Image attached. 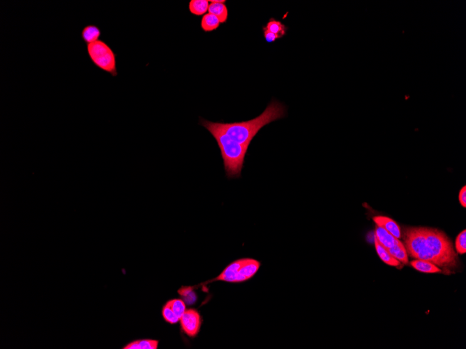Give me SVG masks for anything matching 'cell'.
Listing matches in <instances>:
<instances>
[{
  "instance_id": "1",
  "label": "cell",
  "mask_w": 466,
  "mask_h": 349,
  "mask_svg": "<svg viewBox=\"0 0 466 349\" xmlns=\"http://www.w3.org/2000/svg\"><path fill=\"white\" fill-rule=\"evenodd\" d=\"M286 114V107L277 100H273L261 115L251 120L228 124L217 123L218 127L233 140L249 148L251 141L263 127L283 118Z\"/></svg>"
},
{
  "instance_id": "2",
  "label": "cell",
  "mask_w": 466,
  "mask_h": 349,
  "mask_svg": "<svg viewBox=\"0 0 466 349\" xmlns=\"http://www.w3.org/2000/svg\"><path fill=\"white\" fill-rule=\"evenodd\" d=\"M201 126L205 127L217 141L224 160L226 175L229 179L240 178L245 162L248 147L233 140L218 127L217 122L204 119L200 120Z\"/></svg>"
},
{
  "instance_id": "3",
  "label": "cell",
  "mask_w": 466,
  "mask_h": 349,
  "mask_svg": "<svg viewBox=\"0 0 466 349\" xmlns=\"http://www.w3.org/2000/svg\"><path fill=\"white\" fill-rule=\"evenodd\" d=\"M425 231L427 246L436 261L437 266L456 267L458 255L448 236L443 231L433 228L425 227Z\"/></svg>"
},
{
  "instance_id": "4",
  "label": "cell",
  "mask_w": 466,
  "mask_h": 349,
  "mask_svg": "<svg viewBox=\"0 0 466 349\" xmlns=\"http://www.w3.org/2000/svg\"><path fill=\"white\" fill-rule=\"evenodd\" d=\"M261 263L252 258H241L230 263L217 278L209 280L204 285L213 282L222 281L230 283H240L247 281L261 268Z\"/></svg>"
},
{
  "instance_id": "5",
  "label": "cell",
  "mask_w": 466,
  "mask_h": 349,
  "mask_svg": "<svg viewBox=\"0 0 466 349\" xmlns=\"http://www.w3.org/2000/svg\"><path fill=\"white\" fill-rule=\"evenodd\" d=\"M86 51L92 63L99 69L117 77V55L111 47L103 40L86 45Z\"/></svg>"
},
{
  "instance_id": "6",
  "label": "cell",
  "mask_w": 466,
  "mask_h": 349,
  "mask_svg": "<svg viewBox=\"0 0 466 349\" xmlns=\"http://www.w3.org/2000/svg\"><path fill=\"white\" fill-rule=\"evenodd\" d=\"M407 254L414 259L429 261L437 266L436 261L427 244L425 227L409 226L404 229Z\"/></svg>"
},
{
  "instance_id": "7",
  "label": "cell",
  "mask_w": 466,
  "mask_h": 349,
  "mask_svg": "<svg viewBox=\"0 0 466 349\" xmlns=\"http://www.w3.org/2000/svg\"><path fill=\"white\" fill-rule=\"evenodd\" d=\"M181 326L182 330L188 336L195 337L200 332L201 328V317L200 313L195 309H189L186 310L183 316L181 317Z\"/></svg>"
},
{
  "instance_id": "8",
  "label": "cell",
  "mask_w": 466,
  "mask_h": 349,
  "mask_svg": "<svg viewBox=\"0 0 466 349\" xmlns=\"http://www.w3.org/2000/svg\"><path fill=\"white\" fill-rule=\"evenodd\" d=\"M375 236L385 248H391L399 245L403 244L398 238L395 237L386 229L382 226L376 225L375 230Z\"/></svg>"
},
{
  "instance_id": "9",
  "label": "cell",
  "mask_w": 466,
  "mask_h": 349,
  "mask_svg": "<svg viewBox=\"0 0 466 349\" xmlns=\"http://www.w3.org/2000/svg\"><path fill=\"white\" fill-rule=\"evenodd\" d=\"M101 34V30L97 25L90 24L85 25L81 30L80 37L84 43L88 45L100 40Z\"/></svg>"
},
{
  "instance_id": "10",
  "label": "cell",
  "mask_w": 466,
  "mask_h": 349,
  "mask_svg": "<svg viewBox=\"0 0 466 349\" xmlns=\"http://www.w3.org/2000/svg\"><path fill=\"white\" fill-rule=\"evenodd\" d=\"M373 221L377 225L382 226L390 234L393 235L395 237L397 238L401 237L399 226L391 218L385 217V216H376L373 218Z\"/></svg>"
},
{
  "instance_id": "11",
  "label": "cell",
  "mask_w": 466,
  "mask_h": 349,
  "mask_svg": "<svg viewBox=\"0 0 466 349\" xmlns=\"http://www.w3.org/2000/svg\"><path fill=\"white\" fill-rule=\"evenodd\" d=\"M211 2L209 4L208 11L209 13L214 15L220 21V23H225L229 18V9L225 4V3L214 2L212 1H209Z\"/></svg>"
},
{
  "instance_id": "12",
  "label": "cell",
  "mask_w": 466,
  "mask_h": 349,
  "mask_svg": "<svg viewBox=\"0 0 466 349\" xmlns=\"http://www.w3.org/2000/svg\"><path fill=\"white\" fill-rule=\"evenodd\" d=\"M374 242L377 253H378V256H380V259H381L383 262H385L387 265H390V266H399L400 261H399L398 260L396 259L394 256H392V254L387 251V248H385L381 243L379 242L378 240L377 239L375 236H374Z\"/></svg>"
},
{
  "instance_id": "13",
  "label": "cell",
  "mask_w": 466,
  "mask_h": 349,
  "mask_svg": "<svg viewBox=\"0 0 466 349\" xmlns=\"http://www.w3.org/2000/svg\"><path fill=\"white\" fill-rule=\"evenodd\" d=\"M159 340L152 339H142L129 342L123 347V349H157L159 347Z\"/></svg>"
},
{
  "instance_id": "14",
  "label": "cell",
  "mask_w": 466,
  "mask_h": 349,
  "mask_svg": "<svg viewBox=\"0 0 466 349\" xmlns=\"http://www.w3.org/2000/svg\"><path fill=\"white\" fill-rule=\"evenodd\" d=\"M220 21L217 17L211 13H206L201 21V28L205 32H211L217 30L220 26Z\"/></svg>"
},
{
  "instance_id": "15",
  "label": "cell",
  "mask_w": 466,
  "mask_h": 349,
  "mask_svg": "<svg viewBox=\"0 0 466 349\" xmlns=\"http://www.w3.org/2000/svg\"><path fill=\"white\" fill-rule=\"evenodd\" d=\"M209 2L207 0H192L189 2V11L194 16H204L208 11Z\"/></svg>"
},
{
  "instance_id": "16",
  "label": "cell",
  "mask_w": 466,
  "mask_h": 349,
  "mask_svg": "<svg viewBox=\"0 0 466 349\" xmlns=\"http://www.w3.org/2000/svg\"><path fill=\"white\" fill-rule=\"evenodd\" d=\"M265 27L269 32L276 34L279 38H283L286 34L288 31V28L286 25L274 18H271L268 23H266V26Z\"/></svg>"
},
{
  "instance_id": "17",
  "label": "cell",
  "mask_w": 466,
  "mask_h": 349,
  "mask_svg": "<svg viewBox=\"0 0 466 349\" xmlns=\"http://www.w3.org/2000/svg\"><path fill=\"white\" fill-rule=\"evenodd\" d=\"M410 264L414 268L418 271L427 273H435L441 272L440 268L437 267L433 263L423 260L415 259L410 262Z\"/></svg>"
},
{
  "instance_id": "18",
  "label": "cell",
  "mask_w": 466,
  "mask_h": 349,
  "mask_svg": "<svg viewBox=\"0 0 466 349\" xmlns=\"http://www.w3.org/2000/svg\"><path fill=\"white\" fill-rule=\"evenodd\" d=\"M387 249L392 256L399 261H400L404 264H407L408 263V254L403 244L399 245L391 248H387Z\"/></svg>"
},
{
  "instance_id": "19",
  "label": "cell",
  "mask_w": 466,
  "mask_h": 349,
  "mask_svg": "<svg viewBox=\"0 0 466 349\" xmlns=\"http://www.w3.org/2000/svg\"><path fill=\"white\" fill-rule=\"evenodd\" d=\"M162 316L164 320L170 324H176L179 321V318L175 312L172 311L168 303H166L162 308Z\"/></svg>"
},
{
  "instance_id": "20",
  "label": "cell",
  "mask_w": 466,
  "mask_h": 349,
  "mask_svg": "<svg viewBox=\"0 0 466 349\" xmlns=\"http://www.w3.org/2000/svg\"><path fill=\"white\" fill-rule=\"evenodd\" d=\"M167 303H168L170 308H172V311L175 312V315H177L179 319H180L181 317L183 316L184 312L187 310L185 303H184V300L182 299H173L169 300Z\"/></svg>"
},
{
  "instance_id": "21",
  "label": "cell",
  "mask_w": 466,
  "mask_h": 349,
  "mask_svg": "<svg viewBox=\"0 0 466 349\" xmlns=\"http://www.w3.org/2000/svg\"><path fill=\"white\" fill-rule=\"evenodd\" d=\"M455 248L459 254H464L466 253V231H462L456 238Z\"/></svg>"
},
{
  "instance_id": "22",
  "label": "cell",
  "mask_w": 466,
  "mask_h": 349,
  "mask_svg": "<svg viewBox=\"0 0 466 349\" xmlns=\"http://www.w3.org/2000/svg\"><path fill=\"white\" fill-rule=\"evenodd\" d=\"M263 33H264L265 39L267 43H274L276 40L279 39L276 34L266 29V27H263Z\"/></svg>"
},
{
  "instance_id": "23",
  "label": "cell",
  "mask_w": 466,
  "mask_h": 349,
  "mask_svg": "<svg viewBox=\"0 0 466 349\" xmlns=\"http://www.w3.org/2000/svg\"><path fill=\"white\" fill-rule=\"evenodd\" d=\"M459 199L460 201L461 205L464 208L466 207V187L464 186L462 189H461L460 192L459 194Z\"/></svg>"
}]
</instances>
